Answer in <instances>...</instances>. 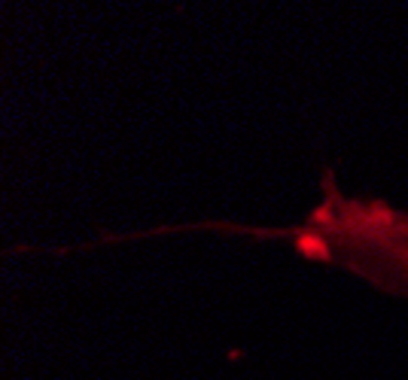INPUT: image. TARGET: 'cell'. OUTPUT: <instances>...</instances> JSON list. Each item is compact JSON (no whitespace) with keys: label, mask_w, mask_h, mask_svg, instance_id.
<instances>
[{"label":"cell","mask_w":408,"mask_h":380,"mask_svg":"<svg viewBox=\"0 0 408 380\" xmlns=\"http://www.w3.org/2000/svg\"><path fill=\"white\" fill-rule=\"evenodd\" d=\"M299 250L408 298V210L326 189L299 231Z\"/></svg>","instance_id":"1"}]
</instances>
